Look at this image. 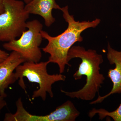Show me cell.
Masks as SVG:
<instances>
[{
    "label": "cell",
    "mask_w": 121,
    "mask_h": 121,
    "mask_svg": "<svg viewBox=\"0 0 121 121\" xmlns=\"http://www.w3.org/2000/svg\"><path fill=\"white\" fill-rule=\"evenodd\" d=\"M60 10L68 24L67 29L60 35L54 37L43 30L40 32L43 39L48 41L47 45L42 48L44 52L50 55L48 61L49 63L56 64L60 73L62 74L65 71L66 65L71 66L67 60L68 54L71 48L76 42L83 41L81 35L83 31L90 28L96 27L100 23L101 20L96 19L91 22L76 21L73 16L69 14L68 6L61 8Z\"/></svg>",
    "instance_id": "obj_1"
},
{
    "label": "cell",
    "mask_w": 121,
    "mask_h": 121,
    "mask_svg": "<svg viewBox=\"0 0 121 121\" xmlns=\"http://www.w3.org/2000/svg\"><path fill=\"white\" fill-rule=\"evenodd\" d=\"M74 58H80L82 62L73 77L75 80H78L81 79L82 76H85L86 84L82 89L76 91L68 92L62 90L60 91L72 98H76L85 101L93 100L105 79L100 73V65L104 61L102 55L98 54L95 50H86L83 47L73 46L68 52V61L69 62Z\"/></svg>",
    "instance_id": "obj_2"
},
{
    "label": "cell",
    "mask_w": 121,
    "mask_h": 121,
    "mask_svg": "<svg viewBox=\"0 0 121 121\" xmlns=\"http://www.w3.org/2000/svg\"><path fill=\"white\" fill-rule=\"evenodd\" d=\"M49 64L48 61L37 63L25 62L15 69V78L17 80L19 79L18 83L25 93L27 91L23 80L24 77L27 78L29 82L36 83L39 84V89L33 92V99L40 97L43 101H45L47 93L51 98H53L52 84L59 81H65L66 79V76L61 74H49L47 70Z\"/></svg>",
    "instance_id": "obj_3"
},
{
    "label": "cell",
    "mask_w": 121,
    "mask_h": 121,
    "mask_svg": "<svg viewBox=\"0 0 121 121\" xmlns=\"http://www.w3.org/2000/svg\"><path fill=\"white\" fill-rule=\"evenodd\" d=\"M43 27L37 20L27 22V30L24 31L19 39L4 44L3 47L7 51L18 52L25 62H39L42 58L39 47L43 39L40 32Z\"/></svg>",
    "instance_id": "obj_4"
},
{
    "label": "cell",
    "mask_w": 121,
    "mask_h": 121,
    "mask_svg": "<svg viewBox=\"0 0 121 121\" xmlns=\"http://www.w3.org/2000/svg\"><path fill=\"white\" fill-rule=\"evenodd\" d=\"M4 11L0 14V41L9 42L20 37L26 30L30 14L24 2L19 0H3Z\"/></svg>",
    "instance_id": "obj_5"
},
{
    "label": "cell",
    "mask_w": 121,
    "mask_h": 121,
    "mask_svg": "<svg viewBox=\"0 0 121 121\" xmlns=\"http://www.w3.org/2000/svg\"><path fill=\"white\" fill-rule=\"evenodd\" d=\"M17 110L14 114L7 113L4 121H74L80 112L70 101H67L49 114L37 115L31 114L24 107L21 98L16 102Z\"/></svg>",
    "instance_id": "obj_6"
},
{
    "label": "cell",
    "mask_w": 121,
    "mask_h": 121,
    "mask_svg": "<svg viewBox=\"0 0 121 121\" xmlns=\"http://www.w3.org/2000/svg\"><path fill=\"white\" fill-rule=\"evenodd\" d=\"M107 58L111 65L115 64L114 69H109L107 76L109 78L113 83L112 88L110 92L103 96L99 95L95 101L90 103L91 105L100 103L111 95L121 94V50L117 51L111 47L108 43L107 45Z\"/></svg>",
    "instance_id": "obj_7"
},
{
    "label": "cell",
    "mask_w": 121,
    "mask_h": 121,
    "mask_svg": "<svg viewBox=\"0 0 121 121\" xmlns=\"http://www.w3.org/2000/svg\"><path fill=\"white\" fill-rule=\"evenodd\" d=\"M25 62L19 54L12 51L7 58L0 63V95L5 98L7 97L5 90L17 80L13 71Z\"/></svg>",
    "instance_id": "obj_8"
},
{
    "label": "cell",
    "mask_w": 121,
    "mask_h": 121,
    "mask_svg": "<svg viewBox=\"0 0 121 121\" xmlns=\"http://www.w3.org/2000/svg\"><path fill=\"white\" fill-rule=\"evenodd\" d=\"M29 14L39 15L43 18L47 27H50L55 21L52 15L53 9L60 10L61 8L55 0H32L25 6Z\"/></svg>",
    "instance_id": "obj_9"
},
{
    "label": "cell",
    "mask_w": 121,
    "mask_h": 121,
    "mask_svg": "<svg viewBox=\"0 0 121 121\" xmlns=\"http://www.w3.org/2000/svg\"><path fill=\"white\" fill-rule=\"evenodd\" d=\"M97 114L98 115L100 120H103L106 117H109L114 121H121V103L118 108L111 112H109L103 108H93L89 111V116L91 119Z\"/></svg>",
    "instance_id": "obj_10"
},
{
    "label": "cell",
    "mask_w": 121,
    "mask_h": 121,
    "mask_svg": "<svg viewBox=\"0 0 121 121\" xmlns=\"http://www.w3.org/2000/svg\"><path fill=\"white\" fill-rule=\"evenodd\" d=\"M5 98L0 95V115L2 109L7 106V103L5 100Z\"/></svg>",
    "instance_id": "obj_11"
},
{
    "label": "cell",
    "mask_w": 121,
    "mask_h": 121,
    "mask_svg": "<svg viewBox=\"0 0 121 121\" xmlns=\"http://www.w3.org/2000/svg\"><path fill=\"white\" fill-rule=\"evenodd\" d=\"M8 53L0 49V63L5 59L9 56Z\"/></svg>",
    "instance_id": "obj_12"
},
{
    "label": "cell",
    "mask_w": 121,
    "mask_h": 121,
    "mask_svg": "<svg viewBox=\"0 0 121 121\" xmlns=\"http://www.w3.org/2000/svg\"><path fill=\"white\" fill-rule=\"evenodd\" d=\"M4 11L3 0H0V14L2 13Z\"/></svg>",
    "instance_id": "obj_13"
},
{
    "label": "cell",
    "mask_w": 121,
    "mask_h": 121,
    "mask_svg": "<svg viewBox=\"0 0 121 121\" xmlns=\"http://www.w3.org/2000/svg\"><path fill=\"white\" fill-rule=\"evenodd\" d=\"M32 0H23L24 2L26 4H27L29 2H30Z\"/></svg>",
    "instance_id": "obj_14"
},
{
    "label": "cell",
    "mask_w": 121,
    "mask_h": 121,
    "mask_svg": "<svg viewBox=\"0 0 121 121\" xmlns=\"http://www.w3.org/2000/svg\"><path fill=\"white\" fill-rule=\"evenodd\" d=\"M120 28H121V24H120Z\"/></svg>",
    "instance_id": "obj_15"
}]
</instances>
